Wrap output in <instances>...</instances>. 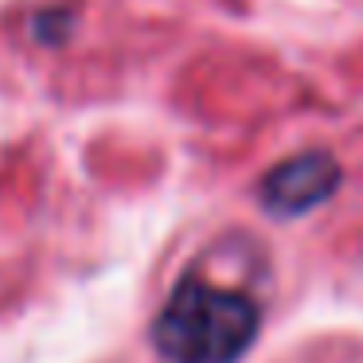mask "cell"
I'll return each mask as SVG.
<instances>
[{
	"label": "cell",
	"instance_id": "6da1fadb",
	"mask_svg": "<svg viewBox=\"0 0 363 363\" xmlns=\"http://www.w3.org/2000/svg\"><path fill=\"white\" fill-rule=\"evenodd\" d=\"M262 313L246 293L184 277L164 301L152 340L168 363H238L258 340Z\"/></svg>",
	"mask_w": 363,
	"mask_h": 363
},
{
	"label": "cell",
	"instance_id": "7a4b0ae2",
	"mask_svg": "<svg viewBox=\"0 0 363 363\" xmlns=\"http://www.w3.org/2000/svg\"><path fill=\"white\" fill-rule=\"evenodd\" d=\"M340 188V164L336 157L313 149L301 157L281 160L277 168H269L262 180V203L274 215H305L313 207H320L324 199H332V191Z\"/></svg>",
	"mask_w": 363,
	"mask_h": 363
}]
</instances>
